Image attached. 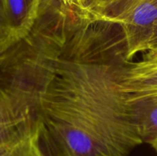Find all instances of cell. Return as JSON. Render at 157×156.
<instances>
[{"instance_id":"8992f818","label":"cell","mask_w":157,"mask_h":156,"mask_svg":"<svg viewBox=\"0 0 157 156\" xmlns=\"http://www.w3.org/2000/svg\"><path fill=\"white\" fill-rule=\"evenodd\" d=\"M12 156H46L43 151L39 134L32 138L25 146Z\"/></svg>"},{"instance_id":"3957f363","label":"cell","mask_w":157,"mask_h":156,"mask_svg":"<svg viewBox=\"0 0 157 156\" xmlns=\"http://www.w3.org/2000/svg\"><path fill=\"white\" fill-rule=\"evenodd\" d=\"M118 86L126 101L133 106L142 101L157 99V61L142 56L121 67Z\"/></svg>"},{"instance_id":"52a82bcc","label":"cell","mask_w":157,"mask_h":156,"mask_svg":"<svg viewBox=\"0 0 157 156\" xmlns=\"http://www.w3.org/2000/svg\"><path fill=\"white\" fill-rule=\"evenodd\" d=\"M57 1L59 4L65 7L70 8L74 10L81 12L84 15L91 16L90 10H91L94 0H57Z\"/></svg>"},{"instance_id":"9c48e42d","label":"cell","mask_w":157,"mask_h":156,"mask_svg":"<svg viewBox=\"0 0 157 156\" xmlns=\"http://www.w3.org/2000/svg\"><path fill=\"white\" fill-rule=\"evenodd\" d=\"M156 44H157V24H156V28H155L154 33H153V39H152L151 47H150V48H151L153 46L156 45Z\"/></svg>"},{"instance_id":"7a4b0ae2","label":"cell","mask_w":157,"mask_h":156,"mask_svg":"<svg viewBox=\"0 0 157 156\" xmlns=\"http://www.w3.org/2000/svg\"><path fill=\"white\" fill-rule=\"evenodd\" d=\"M44 0H0V53L26 38L43 13Z\"/></svg>"},{"instance_id":"ba28073f","label":"cell","mask_w":157,"mask_h":156,"mask_svg":"<svg viewBox=\"0 0 157 156\" xmlns=\"http://www.w3.org/2000/svg\"><path fill=\"white\" fill-rule=\"evenodd\" d=\"M142 56L147 58H150V59L157 61V44L153 46L151 48H150L147 51L143 53Z\"/></svg>"},{"instance_id":"5b68a950","label":"cell","mask_w":157,"mask_h":156,"mask_svg":"<svg viewBox=\"0 0 157 156\" xmlns=\"http://www.w3.org/2000/svg\"><path fill=\"white\" fill-rule=\"evenodd\" d=\"M144 142L157 151V99L131 106Z\"/></svg>"},{"instance_id":"6da1fadb","label":"cell","mask_w":157,"mask_h":156,"mask_svg":"<svg viewBox=\"0 0 157 156\" xmlns=\"http://www.w3.org/2000/svg\"><path fill=\"white\" fill-rule=\"evenodd\" d=\"M51 156H129L144 143L118 86L126 48L114 24L58 5L1 55Z\"/></svg>"},{"instance_id":"277c9868","label":"cell","mask_w":157,"mask_h":156,"mask_svg":"<svg viewBox=\"0 0 157 156\" xmlns=\"http://www.w3.org/2000/svg\"><path fill=\"white\" fill-rule=\"evenodd\" d=\"M36 132V128L18 118L0 96V156L15 154Z\"/></svg>"}]
</instances>
